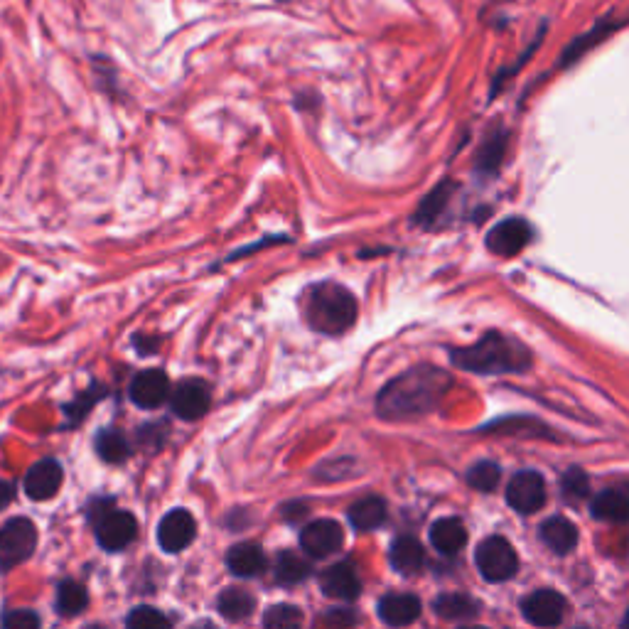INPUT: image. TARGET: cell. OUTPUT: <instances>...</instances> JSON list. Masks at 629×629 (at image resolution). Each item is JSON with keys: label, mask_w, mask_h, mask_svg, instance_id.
Instances as JSON below:
<instances>
[{"label": "cell", "mask_w": 629, "mask_h": 629, "mask_svg": "<svg viewBox=\"0 0 629 629\" xmlns=\"http://www.w3.org/2000/svg\"><path fill=\"white\" fill-rule=\"evenodd\" d=\"M453 386V376L430 364L408 369L399 379L391 381L376 399V411L389 421H408V418L426 416L433 411L448 389Z\"/></svg>", "instance_id": "6da1fadb"}, {"label": "cell", "mask_w": 629, "mask_h": 629, "mask_svg": "<svg viewBox=\"0 0 629 629\" xmlns=\"http://www.w3.org/2000/svg\"><path fill=\"white\" fill-rule=\"evenodd\" d=\"M450 362L475 374H524L531 367V352L516 337L487 332L472 347L453 349Z\"/></svg>", "instance_id": "7a4b0ae2"}, {"label": "cell", "mask_w": 629, "mask_h": 629, "mask_svg": "<svg viewBox=\"0 0 629 629\" xmlns=\"http://www.w3.org/2000/svg\"><path fill=\"white\" fill-rule=\"evenodd\" d=\"M86 519L94 529L96 544L104 551L118 553L128 548L138 536L136 516L126 509H118L111 497H94L86 504Z\"/></svg>", "instance_id": "3957f363"}, {"label": "cell", "mask_w": 629, "mask_h": 629, "mask_svg": "<svg viewBox=\"0 0 629 629\" xmlns=\"http://www.w3.org/2000/svg\"><path fill=\"white\" fill-rule=\"evenodd\" d=\"M308 317L317 332L342 335L357 320V300L340 283H322L310 295Z\"/></svg>", "instance_id": "277c9868"}, {"label": "cell", "mask_w": 629, "mask_h": 629, "mask_svg": "<svg viewBox=\"0 0 629 629\" xmlns=\"http://www.w3.org/2000/svg\"><path fill=\"white\" fill-rule=\"evenodd\" d=\"M40 546V531L30 516H10L0 524V573L25 566Z\"/></svg>", "instance_id": "5b68a950"}, {"label": "cell", "mask_w": 629, "mask_h": 629, "mask_svg": "<svg viewBox=\"0 0 629 629\" xmlns=\"http://www.w3.org/2000/svg\"><path fill=\"white\" fill-rule=\"evenodd\" d=\"M477 568H480L482 578L489 583H504V580H512L516 571H519V558L516 551L502 536H492L485 539L477 546L475 553Z\"/></svg>", "instance_id": "8992f818"}, {"label": "cell", "mask_w": 629, "mask_h": 629, "mask_svg": "<svg viewBox=\"0 0 629 629\" xmlns=\"http://www.w3.org/2000/svg\"><path fill=\"white\" fill-rule=\"evenodd\" d=\"M627 25L625 18H620V15L615 13V10H610V13H605L602 18L595 20V25L590 30L580 32L575 40L568 42L566 47H563L561 52V59H558V67L561 69H568L573 67L575 62H580L585 55H588L593 47H598L600 42H605L607 37H612L615 32H620L622 28Z\"/></svg>", "instance_id": "52a82bcc"}, {"label": "cell", "mask_w": 629, "mask_h": 629, "mask_svg": "<svg viewBox=\"0 0 629 629\" xmlns=\"http://www.w3.org/2000/svg\"><path fill=\"white\" fill-rule=\"evenodd\" d=\"M64 485V467L57 458H42L32 462L23 477V492L30 502H50Z\"/></svg>", "instance_id": "ba28073f"}, {"label": "cell", "mask_w": 629, "mask_h": 629, "mask_svg": "<svg viewBox=\"0 0 629 629\" xmlns=\"http://www.w3.org/2000/svg\"><path fill=\"white\" fill-rule=\"evenodd\" d=\"M507 502L519 514H534L546 504V482L539 472H516L507 487Z\"/></svg>", "instance_id": "9c48e42d"}, {"label": "cell", "mask_w": 629, "mask_h": 629, "mask_svg": "<svg viewBox=\"0 0 629 629\" xmlns=\"http://www.w3.org/2000/svg\"><path fill=\"white\" fill-rule=\"evenodd\" d=\"M344 544V531L337 521L317 519L300 531V546L310 558H327Z\"/></svg>", "instance_id": "30bf717a"}, {"label": "cell", "mask_w": 629, "mask_h": 629, "mask_svg": "<svg viewBox=\"0 0 629 629\" xmlns=\"http://www.w3.org/2000/svg\"><path fill=\"white\" fill-rule=\"evenodd\" d=\"M521 610H524V617L536 627H556L563 622V615H566V598H563L558 590L544 588L531 593L529 598H524L521 602Z\"/></svg>", "instance_id": "8fae6325"}, {"label": "cell", "mask_w": 629, "mask_h": 629, "mask_svg": "<svg viewBox=\"0 0 629 629\" xmlns=\"http://www.w3.org/2000/svg\"><path fill=\"white\" fill-rule=\"evenodd\" d=\"M197 524L187 509H172L158 526V544L163 551L180 553L195 541Z\"/></svg>", "instance_id": "7c38bea8"}, {"label": "cell", "mask_w": 629, "mask_h": 629, "mask_svg": "<svg viewBox=\"0 0 629 629\" xmlns=\"http://www.w3.org/2000/svg\"><path fill=\"white\" fill-rule=\"evenodd\" d=\"M128 396H131V401L136 403L138 408H145V411L163 406L170 396L168 374L160 372V369H145V372H138L133 376Z\"/></svg>", "instance_id": "4fadbf2b"}, {"label": "cell", "mask_w": 629, "mask_h": 629, "mask_svg": "<svg viewBox=\"0 0 629 629\" xmlns=\"http://www.w3.org/2000/svg\"><path fill=\"white\" fill-rule=\"evenodd\" d=\"M168 399L172 413L182 418V421H197V418H202L209 411V403H212L209 386L204 381H182L175 394H170Z\"/></svg>", "instance_id": "5bb4252c"}, {"label": "cell", "mask_w": 629, "mask_h": 629, "mask_svg": "<svg viewBox=\"0 0 629 629\" xmlns=\"http://www.w3.org/2000/svg\"><path fill=\"white\" fill-rule=\"evenodd\" d=\"M320 588L327 598L352 602L359 598V593H362V580H359V573H357V568H354V563L342 561V563H335V566H330L327 571H322Z\"/></svg>", "instance_id": "9a60e30c"}, {"label": "cell", "mask_w": 629, "mask_h": 629, "mask_svg": "<svg viewBox=\"0 0 629 629\" xmlns=\"http://www.w3.org/2000/svg\"><path fill=\"white\" fill-rule=\"evenodd\" d=\"M531 239V227L524 219H507L489 231L487 249L497 256H516Z\"/></svg>", "instance_id": "2e32d148"}, {"label": "cell", "mask_w": 629, "mask_h": 629, "mask_svg": "<svg viewBox=\"0 0 629 629\" xmlns=\"http://www.w3.org/2000/svg\"><path fill=\"white\" fill-rule=\"evenodd\" d=\"M106 394H109V389H106L104 384H99V381H91V384L86 386L84 391H79V394L74 396L72 401L62 403L64 423L59 430H74V428L82 426V423L86 421V416L94 411L96 403H99L101 399H106Z\"/></svg>", "instance_id": "e0dca14e"}, {"label": "cell", "mask_w": 629, "mask_h": 629, "mask_svg": "<svg viewBox=\"0 0 629 629\" xmlns=\"http://www.w3.org/2000/svg\"><path fill=\"white\" fill-rule=\"evenodd\" d=\"M379 617L391 627H406L421 617V600L411 593L386 595L379 602Z\"/></svg>", "instance_id": "ac0fdd59"}, {"label": "cell", "mask_w": 629, "mask_h": 629, "mask_svg": "<svg viewBox=\"0 0 629 629\" xmlns=\"http://www.w3.org/2000/svg\"><path fill=\"white\" fill-rule=\"evenodd\" d=\"M89 607V590L84 583L74 578L59 580L55 588V612L64 620H74V617L84 615Z\"/></svg>", "instance_id": "d6986e66"}, {"label": "cell", "mask_w": 629, "mask_h": 629, "mask_svg": "<svg viewBox=\"0 0 629 629\" xmlns=\"http://www.w3.org/2000/svg\"><path fill=\"white\" fill-rule=\"evenodd\" d=\"M94 453L106 465H121L133 455L131 440L118 428H101L94 438Z\"/></svg>", "instance_id": "ffe728a7"}, {"label": "cell", "mask_w": 629, "mask_h": 629, "mask_svg": "<svg viewBox=\"0 0 629 629\" xmlns=\"http://www.w3.org/2000/svg\"><path fill=\"white\" fill-rule=\"evenodd\" d=\"M227 566L229 571L239 578H256L266 571V553L261 551L258 544H236L229 548L227 553Z\"/></svg>", "instance_id": "44dd1931"}, {"label": "cell", "mask_w": 629, "mask_h": 629, "mask_svg": "<svg viewBox=\"0 0 629 629\" xmlns=\"http://www.w3.org/2000/svg\"><path fill=\"white\" fill-rule=\"evenodd\" d=\"M389 561L401 575H416L426 566V551H423V546L413 536H399L391 544Z\"/></svg>", "instance_id": "7402d4cb"}, {"label": "cell", "mask_w": 629, "mask_h": 629, "mask_svg": "<svg viewBox=\"0 0 629 629\" xmlns=\"http://www.w3.org/2000/svg\"><path fill=\"white\" fill-rule=\"evenodd\" d=\"M541 541L558 556H568L578 546V529L563 516H551L541 524Z\"/></svg>", "instance_id": "603a6c76"}, {"label": "cell", "mask_w": 629, "mask_h": 629, "mask_svg": "<svg viewBox=\"0 0 629 629\" xmlns=\"http://www.w3.org/2000/svg\"><path fill=\"white\" fill-rule=\"evenodd\" d=\"M430 541L435 551L445 556H455L467 544V529L460 519H438L430 526Z\"/></svg>", "instance_id": "cb8c5ba5"}, {"label": "cell", "mask_w": 629, "mask_h": 629, "mask_svg": "<svg viewBox=\"0 0 629 629\" xmlns=\"http://www.w3.org/2000/svg\"><path fill=\"white\" fill-rule=\"evenodd\" d=\"M593 516L610 524H625L629 516V499L622 489H605L593 499Z\"/></svg>", "instance_id": "d4e9b609"}, {"label": "cell", "mask_w": 629, "mask_h": 629, "mask_svg": "<svg viewBox=\"0 0 629 629\" xmlns=\"http://www.w3.org/2000/svg\"><path fill=\"white\" fill-rule=\"evenodd\" d=\"M433 610H435V615L443 617V620L465 622V620H472V617H477L480 605H477V600H472L470 595L448 593V595H440V598L433 602Z\"/></svg>", "instance_id": "484cf974"}, {"label": "cell", "mask_w": 629, "mask_h": 629, "mask_svg": "<svg viewBox=\"0 0 629 629\" xmlns=\"http://www.w3.org/2000/svg\"><path fill=\"white\" fill-rule=\"evenodd\" d=\"M386 521V504L379 497H367L349 509V524L357 531H374Z\"/></svg>", "instance_id": "4316f807"}, {"label": "cell", "mask_w": 629, "mask_h": 629, "mask_svg": "<svg viewBox=\"0 0 629 629\" xmlns=\"http://www.w3.org/2000/svg\"><path fill=\"white\" fill-rule=\"evenodd\" d=\"M219 615L227 617L231 622L246 620L256 610V598L241 588H227L217 600Z\"/></svg>", "instance_id": "83f0119b"}, {"label": "cell", "mask_w": 629, "mask_h": 629, "mask_svg": "<svg viewBox=\"0 0 629 629\" xmlns=\"http://www.w3.org/2000/svg\"><path fill=\"white\" fill-rule=\"evenodd\" d=\"M313 573V566L305 556H300L298 551H281L276 558V580L283 585H295L303 583L308 575Z\"/></svg>", "instance_id": "f1b7e54d"}, {"label": "cell", "mask_w": 629, "mask_h": 629, "mask_svg": "<svg viewBox=\"0 0 629 629\" xmlns=\"http://www.w3.org/2000/svg\"><path fill=\"white\" fill-rule=\"evenodd\" d=\"M263 625L268 629H290V627H300L303 625V610L295 605H273L268 607L266 615H263Z\"/></svg>", "instance_id": "f546056e"}, {"label": "cell", "mask_w": 629, "mask_h": 629, "mask_svg": "<svg viewBox=\"0 0 629 629\" xmlns=\"http://www.w3.org/2000/svg\"><path fill=\"white\" fill-rule=\"evenodd\" d=\"M499 477H502L499 465H494V462L489 460L477 462V465H472L470 472H467V482H470L477 492H492V489L499 485Z\"/></svg>", "instance_id": "4dcf8cb0"}, {"label": "cell", "mask_w": 629, "mask_h": 629, "mask_svg": "<svg viewBox=\"0 0 629 629\" xmlns=\"http://www.w3.org/2000/svg\"><path fill=\"white\" fill-rule=\"evenodd\" d=\"M126 625L131 629H165L170 627V620L165 612L155 610V607L141 605L136 610H131V615L126 617Z\"/></svg>", "instance_id": "1f68e13d"}, {"label": "cell", "mask_w": 629, "mask_h": 629, "mask_svg": "<svg viewBox=\"0 0 629 629\" xmlns=\"http://www.w3.org/2000/svg\"><path fill=\"white\" fill-rule=\"evenodd\" d=\"M0 627L5 629H37L42 627V617L32 607H15V610H3L0 615Z\"/></svg>", "instance_id": "d6a6232c"}, {"label": "cell", "mask_w": 629, "mask_h": 629, "mask_svg": "<svg viewBox=\"0 0 629 629\" xmlns=\"http://www.w3.org/2000/svg\"><path fill=\"white\" fill-rule=\"evenodd\" d=\"M546 28H548V20H544V23H541V25H539V32H536V40H534V42H531V45H529V47H526V50H524V52H521V57H519V59H516V64H514V67H504V69H502V72H499V74H497V77H494V91H492V96H494V94H497V91H499V89H502L504 79H509V77H512V74H516V72H519V69H521V67H524V64H526V59H531V57H534L536 47H539V45H541V42H544V37H546Z\"/></svg>", "instance_id": "836d02e7"}, {"label": "cell", "mask_w": 629, "mask_h": 629, "mask_svg": "<svg viewBox=\"0 0 629 629\" xmlns=\"http://www.w3.org/2000/svg\"><path fill=\"white\" fill-rule=\"evenodd\" d=\"M561 487H563V494H566L568 499L590 497V480L583 470H578V467H573V470H568L566 475H563Z\"/></svg>", "instance_id": "e575fe53"}, {"label": "cell", "mask_w": 629, "mask_h": 629, "mask_svg": "<svg viewBox=\"0 0 629 629\" xmlns=\"http://www.w3.org/2000/svg\"><path fill=\"white\" fill-rule=\"evenodd\" d=\"M448 192H450V182H443L438 190L430 192L428 200L423 202L421 212H418V222H426V224L433 222V219L440 214V209L445 207V202H448Z\"/></svg>", "instance_id": "d590c367"}, {"label": "cell", "mask_w": 629, "mask_h": 629, "mask_svg": "<svg viewBox=\"0 0 629 629\" xmlns=\"http://www.w3.org/2000/svg\"><path fill=\"white\" fill-rule=\"evenodd\" d=\"M504 145H507V133L497 131L489 136V141L485 143L480 153V168H497L499 160H502Z\"/></svg>", "instance_id": "8d00e7d4"}, {"label": "cell", "mask_w": 629, "mask_h": 629, "mask_svg": "<svg viewBox=\"0 0 629 629\" xmlns=\"http://www.w3.org/2000/svg\"><path fill=\"white\" fill-rule=\"evenodd\" d=\"M15 497H18V485L13 480L0 477V512H5L15 502Z\"/></svg>", "instance_id": "74e56055"}, {"label": "cell", "mask_w": 629, "mask_h": 629, "mask_svg": "<svg viewBox=\"0 0 629 629\" xmlns=\"http://www.w3.org/2000/svg\"><path fill=\"white\" fill-rule=\"evenodd\" d=\"M325 622H330V625H352V622H357V615L349 610H332L325 617Z\"/></svg>", "instance_id": "f35d334b"}, {"label": "cell", "mask_w": 629, "mask_h": 629, "mask_svg": "<svg viewBox=\"0 0 629 629\" xmlns=\"http://www.w3.org/2000/svg\"><path fill=\"white\" fill-rule=\"evenodd\" d=\"M273 3H281V5H290V3H298V0H273Z\"/></svg>", "instance_id": "ab89813d"}]
</instances>
